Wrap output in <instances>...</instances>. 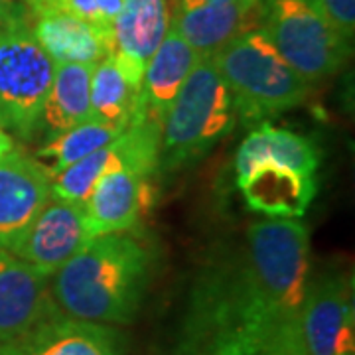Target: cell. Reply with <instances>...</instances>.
<instances>
[{
    "label": "cell",
    "mask_w": 355,
    "mask_h": 355,
    "mask_svg": "<svg viewBox=\"0 0 355 355\" xmlns=\"http://www.w3.org/2000/svg\"><path fill=\"white\" fill-rule=\"evenodd\" d=\"M148 249L125 233L87 241L65 265L50 275L58 310L69 318L125 326L139 314L150 282Z\"/></svg>",
    "instance_id": "cell-1"
},
{
    "label": "cell",
    "mask_w": 355,
    "mask_h": 355,
    "mask_svg": "<svg viewBox=\"0 0 355 355\" xmlns=\"http://www.w3.org/2000/svg\"><path fill=\"white\" fill-rule=\"evenodd\" d=\"M176 355H304L300 320L249 310L216 272H207L191 294Z\"/></svg>",
    "instance_id": "cell-2"
},
{
    "label": "cell",
    "mask_w": 355,
    "mask_h": 355,
    "mask_svg": "<svg viewBox=\"0 0 355 355\" xmlns=\"http://www.w3.org/2000/svg\"><path fill=\"white\" fill-rule=\"evenodd\" d=\"M211 60L245 127L296 109L310 95V83L282 60L261 28L233 38Z\"/></svg>",
    "instance_id": "cell-3"
},
{
    "label": "cell",
    "mask_w": 355,
    "mask_h": 355,
    "mask_svg": "<svg viewBox=\"0 0 355 355\" xmlns=\"http://www.w3.org/2000/svg\"><path fill=\"white\" fill-rule=\"evenodd\" d=\"M229 89L211 58H200L160 125L158 168L174 172L203 158L235 127Z\"/></svg>",
    "instance_id": "cell-4"
},
{
    "label": "cell",
    "mask_w": 355,
    "mask_h": 355,
    "mask_svg": "<svg viewBox=\"0 0 355 355\" xmlns=\"http://www.w3.org/2000/svg\"><path fill=\"white\" fill-rule=\"evenodd\" d=\"M247 280L277 316L298 320L310 280V231L300 219H261L247 231Z\"/></svg>",
    "instance_id": "cell-5"
},
{
    "label": "cell",
    "mask_w": 355,
    "mask_h": 355,
    "mask_svg": "<svg viewBox=\"0 0 355 355\" xmlns=\"http://www.w3.org/2000/svg\"><path fill=\"white\" fill-rule=\"evenodd\" d=\"M53 64L34 38L20 2L0 20V128L20 140L38 135Z\"/></svg>",
    "instance_id": "cell-6"
},
{
    "label": "cell",
    "mask_w": 355,
    "mask_h": 355,
    "mask_svg": "<svg viewBox=\"0 0 355 355\" xmlns=\"http://www.w3.org/2000/svg\"><path fill=\"white\" fill-rule=\"evenodd\" d=\"M261 30L308 83L336 76L352 51L349 40L326 22L312 0H268Z\"/></svg>",
    "instance_id": "cell-7"
},
{
    "label": "cell",
    "mask_w": 355,
    "mask_h": 355,
    "mask_svg": "<svg viewBox=\"0 0 355 355\" xmlns=\"http://www.w3.org/2000/svg\"><path fill=\"white\" fill-rule=\"evenodd\" d=\"M160 158V127L150 121L128 125L127 130L85 158L77 160L50 180L51 196L83 205L105 172L128 170L139 176H153Z\"/></svg>",
    "instance_id": "cell-8"
},
{
    "label": "cell",
    "mask_w": 355,
    "mask_h": 355,
    "mask_svg": "<svg viewBox=\"0 0 355 355\" xmlns=\"http://www.w3.org/2000/svg\"><path fill=\"white\" fill-rule=\"evenodd\" d=\"M298 320L304 355H354L352 280L338 275L308 280Z\"/></svg>",
    "instance_id": "cell-9"
},
{
    "label": "cell",
    "mask_w": 355,
    "mask_h": 355,
    "mask_svg": "<svg viewBox=\"0 0 355 355\" xmlns=\"http://www.w3.org/2000/svg\"><path fill=\"white\" fill-rule=\"evenodd\" d=\"M60 314L50 277L0 247V343H18Z\"/></svg>",
    "instance_id": "cell-10"
},
{
    "label": "cell",
    "mask_w": 355,
    "mask_h": 355,
    "mask_svg": "<svg viewBox=\"0 0 355 355\" xmlns=\"http://www.w3.org/2000/svg\"><path fill=\"white\" fill-rule=\"evenodd\" d=\"M50 176L34 156L12 153L0 158V247L10 251L50 202Z\"/></svg>",
    "instance_id": "cell-11"
},
{
    "label": "cell",
    "mask_w": 355,
    "mask_h": 355,
    "mask_svg": "<svg viewBox=\"0 0 355 355\" xmlns=\"http://www.w3.org/2000/svg\"><path fill=\"white\" fill-rule=\"evenodd\" d=\"M87 241L83 205L51 196L12 254L50 277Z\"/></svg>",
    "instance_id": "cell-12"
},
{
    "label": "cell",
    "mask_w": 355,
    "mask_h": 355,
    "mask_svg": "<svg viewBox=\"0 0 355 355\" xmlns=\"http://www.w3.org/2000/svg\"><path fill=\"white\" fill-rule=\"evenodd\" d=\"M266 0H217L205 6L176 10L170 26L200 58H214L233 38L263 26Z\"/></svg>",
    "instance_id": "cell-13"
},
{
    "label": "cell",
    "mask_w": 355,
    "mask_h": 355,
    "mask_svg": "<svg viewBox=\"0 0 355 355\" xmlns=\"http://www.w3.org/2000/svg\"><path fill=\"white\" fill-rule=\"evenodd\" d=\"M153 202L150 176H139L128 170L105 172L83 203L89 239L132 229Z\"/></svg>",
    "instance_id": "cell-14"
},
{
    "label": "cell",
    "mask_w": 355,
    "mask_h": 355,
    "mask_svg": "<svg viewBox=\"0 0 355 355\" xmlns=\"http://www.w3.org/2000/svg\"><path fill=\"white\" fill-rule=\"evenodd\" d=\"M198 60L200 55L170 26L162 44L146 64L137 107L132 111L128 125L150 121L160 127L170 105L174 103L186 77L190 76Z\"/></svg>",
    "instance_id": "cell-15"
},
{
    "label": "cell",
    "mask_w": 355,
    "mask_h": 355,
    "mask_svg": "<svg viewBox=\"0 0 355 355\" xmlns=\"http://www.w3.org/2000/svg\"><path fill=\"white\" fill-rule=\"evenodd\" d=\"M30 30L53 65H95L113 51L111 28H101L65 10L28 18Z\"/></svg>",
    "instance_id": "cell-16"
},
{
    "label": "cell",
    "mask_w": 355,
    "mask_h": 355,
    "mask_svg": "<svg viewBox=\"0 0 355 355\" xmlns=\"http://www.w3.org/2000/svg\"><path fill=\"white\" fill-rule=\"evenodd\" d=\"M20 343L22 355H127V338L107 324L55 314Z\"/></svg>",
    "instance_id": "cell-17"
},
{
    "label": "cell",
    "mask_w": 355,
    "mask_h": 355,
    "mask_svg": "<svg viewBox=\"0 0 355 355\" xmlns=\"http://www.w3.org/2000/svg\"><path fill=\"white\" fill-rule=\"evenodd\" d=\"M247 205L270 219L302 217L316 198V178L292 168L261 164L237 182Z\"/></svg>",
    "instance_id": "cell-18"
},
{
    "label": "cell",
    "mask_w": 355,
    "mask_h": 355,
    "mask_svg": "<svg viewBox=\"0 0 355 355\" xmlns=\"http://www.w3.org/2000/svg\"><path fill=\"white\" fill-rule=\"evenodd\" d=\"M277 164L292 168L300 174L314 176L320 166V150L314 140L296 135L288 128L261 123L243 140L235 156L237 182L251 174L257 166Z\"/></svg>",
    "instance_id": "cell-19"
},
{
    "label": "cell",
    "mask_w": 355,
    "mask_h": 355,
    "mask_svg": "<svg viewBox=\"0 0 355 355\" xmlns=\"http://www.w3.org/2000/svg\"><path fill=\"white\" fill-rule=\"evenodd\" d=\"M91 71L93 65L87 64L53 65V81L42 107L36 137L50 140L93 119L89 99Z\"/></svg>",
    "instance_id": "cell-20"
},
{
    "label": "cell",
    "mask_w": 355,
    "mask_h": 355,
    "mask_svg": "<svg viewBox=\"0 0 355 355\" xmlns=\"http://www.w3.org/2000/svg\"><path fill=\"white\" fill-rule=\"evenodd\" d=\"M170 18L168 0H125L111 26V53L146 67L164 40Z\"/></svg>",
    "instance_id": "cell-21"
},
{
    "label": "cell",
    "mask_w": 355,
    "mask_h": 355,
    "mask_svg": "<svg viewBox=\"0 0 355 355\" xmlns=\"http://www.w3.org/2000/svg\"><path fill=\"white\" fill-rule=\"evenodd\" d=\"M127 128L119 125H109L101 121H85L77 127L65 130L62 135L50 140H44V144L34 154V160L38 162L46 174L58 176L67 166H71L77 160L85 158L95 150H101L109 146L111 142L119 139Z\"/></svg>",
    "instance_id": "cell-22"
},
{
    "label": "cell",
    "mask_w": 355,
    "mask_h": 355,
    "mask_svg": "<svg viewBox=\"0 0 355 355\" xmlns=\"http://www.w3.org/2000/svg\"><path fill=\"white\" fill-rule=\"evenodd\" d=\"M139 93L140 89L135 87L123 76L111 53L93 65L89 99H91V113L95 121L127 128L132 111L137 107Z\"/></svg>",
    "instance_id": "cell-23"
},
{
    "label": "cell",
    "mask_w": 355,
    "mask_h": 355,
    "mask_svg": "<svg viewBox=\"0 0 355 355\" xmlns=\"http://www.w3.org/2000/svg\"><path fill=\"white\" fill-rule=\"evenodd\" d=\"M123 4L125 0H62L65 12H71L77 18L101 28L113 26Z\"/></svg>",
    "instance_id": "cell-24"
},
{
    "label": "cell",
    "mask_w": 355,
    "mask_h": 355,
    "mask_svg": "<svg viewBox=\"0 0 355 355\" xmlns=\"http://www.w3.org/2000/svg\"><path fill=\"white\" fill-rule=\"evenodd\" d=\"M318 12L326 18V22L338 30L343 38H354L355 32V0H312Z\"/></svg>",
    "instance_id": "cell-25"
},
{
    "label": "cell",
    "mask_w": 355,
    "mask_h": 355,
    "mask_svg": "<svg viewBox=\"0 0 355 355\" xmlns=\"http://www.w3.org/2000/svg\"><path fill=\"white\" fill-rule=\"evenodd\" d=\"M12 150H14L12 137H10L4 128H0V158H2V156H6L8 153H12Z\"/></svg>",
    "instance_id": "cell-26"
},
{
    "label": "cell",
    "mask_w": 355,
    "mask_h": 355,
    "mask_svg": "<svg viewBox=\"0 0 355 355\" xmlns=\"http://www.w3.org/2000/svg\"><path fill=\"white\" fill-rule=\"evenodd\" d=\"M217 0H178L176 10H190V8H198V6H205V4H211Z\"/></svg>",
    "instance_id": "cell-27"
},
{
    "label": "cell",
    "mask_w": 355,
    "mask_h": 355,
    "mask_svg": "<svg viewBox=\"0 0 355 355\" xmlns=\"http://www.w3.org/2000/svg\"><path fill=\"white\" fill-rule=\"evenodd\" d=\"M0 355H22L20 343H0Z\"/></svg>",
    "instance_id": "cell-28"
},
{
    "label": "cell",
    "mask_w": 355,
    "mask_h": 355,
    "mask_svg": "<svg viewBox=\"0 0 355 355\" xmlns=\"http://www.w3.org/2000/svg\"><path fill=\"white\" fill-rule=\"evenodd\" d=\"M14 6V0H0V20L10 12V8Z\"/></svg>",
    "instance_id": "cell-29"
},
{
    "label": "cell",
    "mask_w": 355,
    "mask_h": 355,
    "mask_svg": "<svg viewBox=\"0 0 355 355\" xmlns=\"http://www.w3.org/2000/svg\"><path fill=\"white\" fill-rule=\"evenodd\" d=\"M266 2H268V0H266Z\"/></svg>",
    "instance_id": "cell-30"
}]
</instances>
